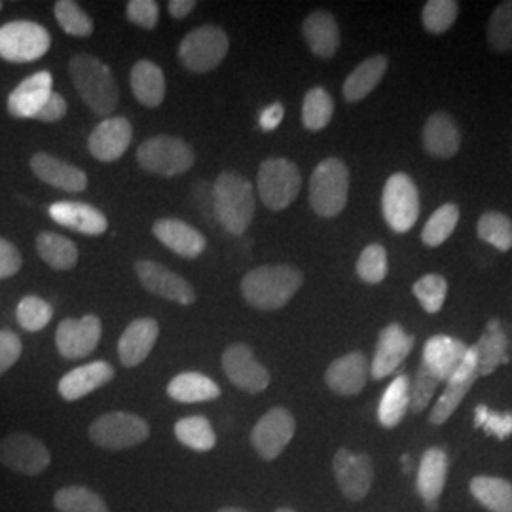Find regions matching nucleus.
Instances as JSON below:
<instances>
[{
    "label": "nucleus",
    "mask_w": 512,
    "mask_h": 512,
    "mask_svg": "<svg viewBox=\"0 0 512 512\" xmlns=\"http://www.w3.org/2000/svg\"><path fill=\"white\" fill-rule=\"evenodd\" d=\"M349 171L338 158H327L315 167L310 181L311 209L323 217L332 219L340 215L348 203Z\"/></svg>",
    "instance_id": "20e7f679"
},
{
    "label": "nucleus",
    "mask_w": 512,
    "mask_h": 512,
    "mask_svg": "<svg viewBox=\"0 0 512 512\" xmlns=\"http://www.w3.org/2000/svg\"><path fill=\"white\" fill-rule=\"evenodd\" d=\"M283 116H285L283 105L281 103H272L270 107L262 110L258 124H260V128L264 129V131H274L283 122Z\"/></svg>",
    "instance_id": "4d7b16f0"
},
{
    "label": "nucleus",
    "mask_w": 512,
    "mask_h": 512,
    "mask_svg": "<svg viewBox=\"0 0 512 512\" xmlns=\"http://www.w3.org/2000/svg\"><path fill=\"white\" fill-rule=\"evenodd\" d=\"M21 255L18 247L8 239L0 238V279H8L21 270Z\"/></svg>",
    "instance_id": "5fc2aeb1"
},
{
    "label": "nucleus",
    "mask_w": 512,
    "mask_h": 512,
    "mask_svg": "<svg viewBox=\"0 0 512 512\" xmlns=\"http://www.w3.org/2000/svg\"><path fill=\"white\" fill-rule=\"evenodd\" d=\"M332 471L342 495L349 501H363L374 482V463L366 454L340 448L332 459Z\"/></svg>",
    "instance_id": "ddd939ff"
},
{
    "label": "nucleus",
    "mask_w": 512,
    "mask_h": 512,
    "mask_svg": "<svg viewBox=\"0 0 512 512\" xmlns=\"http://www.w3.org/2000/svg\"><path fill=\"white\" fill-rule=\"evenodd\" d=\"M467 351L469 348L458 338L439 334L427 340L423 348L421 365L425 366L442 384L456 374V370L467 357Z\"/></svg>",
    "instance_id": "6ab92c4d"
},
{
    "label": "nucleus",
    "mask_w": 512,
    "mask_h": 512,
    "mask_svg": "<svg viewBox=\"0 0 512 512\" xmlns=\"http://www.w3.org/2000/svg\"><path fill=\"white\" fill-rule=\"evenodd\" d=\"M258 196L272 211H283L296 200L302 175L298 167L285 158H270L258 169Z\"/></svg>",
    "instance_id": "39448f33"
},
{
    "label": "nucleus",
    "mask_w": 512,
    "mask_h": 512,
    "mask_svg": "<svg viewBox=\"0 0 512 512\" xmlns=\"http://www.w3.org/2000/svg\"><path fill=\"white\" fill-rule=\"evenodd\" d=\"M334 114V101L327 90L313 88L306 93L302 105V122L310 131H321L327 128Z\"/></svg>",
    "instance_id": "ea45409f"
},
{
    "label": "nucleus",
    "mask_w": 512,
    "mask_h": 512,
    "mask_svg": "<svg viewBox=\"0 0 512 512\" xmlns=\"http://www.w3.org/2000/svg\"><path fill=\"white\" fill-rule=\"evenodd\" d=\"M137 160L150 173L175 177L194 165V152L183 139L158 135L145 141L137 150Z\"/></svg>",
    "instance_id": "9d476101"
},
{
    "label": "nucleus",
    "mask_w": 512,
    "mask_h": 512,
    "mask_svg": "<svg viewBox=\"0 0 512 512\" xmlns=\"http://www.w3.org/2000/svg\"><path fill=\"white\" fill-rule=\"evenodd\" d=\"M302 283L304 277L293 266L268 264L243 277L241 293L256 310L274 311L287 306Z\"/></svg>",
    "instance_id": "f257e3e1"
},
{
    "label": "nucleus",
    "mask_w": 512,
    "mask_h": 512,
    "mask_svg": "<svg viewBox=\"0 0 512 512\" xmlns=\"http://www.w3.org/2000/svg\"><path fill=\"white\" fill-rule=\"evenodd\" d=\"M222 368L232 384L253 395L262 393L272 382L268 368L256 361L253 349L245 344H234L224 351Z\"/></svg>",
    "instance_id": "2eb2a0df"
},
{
    "label": "nucleus",
    "mask_w": 512,
    "mask_h": 512,
    "mask_svg": "<svg viewBox=\"0 0 512 512\" xmlns=\"http://www.w3.org/2000/svg\"><path fill=\"white\" fill-rule=\"evenodd\" d=\"M50 44V33L35 21H10L0 27V57L10 63L37 61Z\"/></svg>",
    "instance_id": "6e6552de"
},
{
    "label": "nucleus",
    "mask_w": 512,
    "mask_h": 512,
    "mask_svg": "<svg viewBox=\"0 0 512 512\" xmlns=\"http://www.w3.org/2000/svg\"><path fill=\"white\" fill-rule=\"evenodd\" d=\"M0 10H2V2H0Z\"/></svg>",
    "instance_id": "680f3d73"
},
{
    "label": "nucleus",
    "mask_w": 512,
    "mask_h": 512,
    "mask_svg": "<svg viewBox=\"0 0 512 512\" xmlns=\"http://www.w3.org/2000/svg\"><path fill=\"white\" fill-rule=\"evenodd\" d=\"M275 512H296L294 509H289V507H281V509H277Z\"/></svg>",
    "instance_id": "052dcab7"
},
{
    "label": "nucleus",
    "mask_w": 512,
    "mask_h": 512,
    "mask_svg": "<svg viewBox=\"0 0 512 512\" xmlns=\"http://www.w3.org/2000/svg\"><path fill=\"white\" fill-rule=\"evenodd\" d=\"M423 147L435 158H452L461 147L458 124L446 114L435 112L423 128Z\"/></svg>",
    "instance_id": "c85d7f7f"
},
{
    "label": "nucleus",
    "mask_w": 512,
    "mask_h": 512,
    "mask_svg": "<svg viewBox=\"0 0 512 512\" xmlns=\"http://www.w3.org/2000/svg\"><path fill=\"white\" fill-rule=\"evenodd\" d=\"M217 512H247L243 511V509H238V507H224V509H220Z\"/></svg>",
    "instance_id": "bf43d9fd"
},
{
    "label": "nucleus",
    "mask_w": 512,
    "mask_h": 512,
    "mask_svg": "<svg viewBox=\"0 0 512 512\" xmlns=\"http://www.w3.org/2000/svg\"><path fill=\"white\" fill-rule=\"evenodd\" d=\"M23 353V344L12 330H0V376L16 365Z\"/></svg>",
    "instance_id": "864d4df0"
},
{
    "label": "nucleus",
    "mask_w": 512,
    "mask_h": 512,
    "mask_svg": "<svg viewBox=\"0 0 512 512\" xmlns=\"http://www.w3.org/2000/svg\"><path fill=\"white\" fill-rule=\"evenodd\" d=\"M414 342H416L414 336L406 334V330L401 325L397 323L387 325L380 332L374 359L370 365V376L374 380H384L387 376H391L410 355V351L414 349Z\"/></svg>",
    "instance_id": "dca6fc26"
},
{
    "label": "nucleus",
    "mask_w": 512,
    "mask_h": 512,
    "mask_svg": "<svg viewBox=\"0 0 512 512\" xmlns=\"http://www.w3.org/2000/svg\"><path fill=\"white\" fill-rule=\"evenodd\" d=\"M133 139V129L126 118L114 116L103 120L93 129L88 147L93 158L99 162H116L126 154Z\"/></svg>",
    "instance_id": "aec40b11"
},
{
    "label": "nucleus",
    "mask_w": 512,
    "mask_h": 512,
    "mask_svg": "<svg viewBox=\"0 0 512 512\" xmlns=\"http://www.w3.org/2000/svg\"><path fill=\"white\" fill-rule=\"evenodd\" d=\"M220 393L219 385L200 372H183L167 385V395L177 403H207L219 399Z\"/></svg>",
    "instance_id": "2f4dec72"
},
{
    "label": "nucleus",
    "mask_w": 512,
    "mask_h": 512,
    "mask_svg": "<svg viewBox=\"0 0 512 512\" xmlns=\"http://www.w3.org/2000/svg\"><path fill=\"white\" fill-rule=\"evenodd\" d=\"M31 169L40 181L65 192H82L88 186V177L82 169L44 152H38L31 158Z\"/></svg>",
    "instance_id": "cd10ccee"
},
{
    "label": "nucleus",
    "mask_w": 512,
    "mask_h": 512,
    "mask_svg": "<svg viewBox=\"0 0 512 512\" xmlns=\"http://www.w3.org/2000/svg\"><path fill=\"white\" fill-rule=\"evenodd\" d=\"M507 348H509V340H507L505 330L501 329V323L497 319H492L486 325V330L480 336V340L473 346L478 378L490 376L497 366L505 365L509 361Z\"/></svg>",
    "instance_id": "c756f323"
},
{
    "label": "nucleus",
    "mask_w": 512,
    "mask_h": 512,
    "mask_svg": "<svg viewBox=\"0 0 512 512\" xmlns=\"http://www.w3.org/2000/svg\"><path fill=\"white\" fill-rule=\"evenodd\" d=\"M0 465L18 475L38 476L52 465V454L37 437L12 433L0 440Z\"/></svg>",
    "instance_id": "9b49d317"
},
{
    "label": "nucleus",
    "mask_w": 512,
    "mask_h": 512,
    "mask_svg": "<svg viewBox=\"0 0 512 512\" xmlns=\"http://www.w3.org/2000/svg\"><path fill=\"white\" fill-rule=\"evenodd\" d=\"M215 217L220 226L234 236H241L255 217V190L251 183L234 171L222 173L215 188Z\"/></svg>",
    "instance_id": "f03ea898"
},
{
    "label": "nucleus",
    "mask_w": 512,
    "mask_h": 512,
    "mask_svg": "<svg viewBox=\"0 0 512 512\" xmlns=\"http://www.w3.org/2000/svg\"><path fill=\"white\" fill-rule=\"evenodd\" d=\"M50 217L74 232L86 236H101L109 228L107 217L93 205L78 202H57L50 205Z\"/></svg>",
    "instance_id": "a878e982"
},
{
    "label": "nucleus",
    "mask_w": 512,
    "mask_h": 512,
    "mask_svg": "<svg viewBox=\"0 0 512 512\" xmlns=\"http://www.w3.org/2000/svg\"><path fill=\"white\" fill-rule=\"evenodd\" d=\"M488 40L497 52L512 50V0L501 2L490 18Z\"/></svg>",
    "instance_id": "de8ad7c7"
},
{
    "label": "nucleus",
    "mask_w": 512,
    "mask_h": 512,
    "mask_svg": "<svg viewBox=\"0 0 512 512\" xmlns=\"http://www.w3.org/2000/svg\"><path fill=\"white\" fill-rule=\"evenodd\" d=\"M304 38L311 52L323 59H330L340 48V29L329 12H313L302 25Z\"/></svg>",
    "instance_id": "7c9ffc66"
},
{
    "label": "nucleus",
    "mask_w": 512,
    "mask_h": 512,
    "mask_svg": "<svg viewBox=\"0 0 512 512\" xmlns=\"http://www.w3.org/2000/svg\"><path fill=\"white\" fill-rule=\"evenodd\" d=\"M382 209L387 226L397 234L408 232L416 224L420 217V194L406 173H395L387 179Z\"/></svg>",
    "instance_id": "1a4fd4ad"
},
{
    "label": "nucleus",
    "mask_w": 512,
    "mask_h": 512,
    "mask_svg": "<svg viewBox=\"0 0 512 512\" xmlns=\"http://www.w3.org/2000/svg\"><path fill=\"white\" fill-rule=\"evenodd\" d=\"M135 272L139 275L141 285L150 293L162 296L165 300H173L183 306L194 304L196 293L192 285L181 275L167 270L162 264L152 260H141L135 264Z\"/></svg>",
    "instance_id": "f3484780"
},
{
    "label": "nucleus",
    "mask_w": 512,
    "mask_h": 512,
    "mask_svg": "<svg viewBox=\"0 0 512 512\" xmlns=\"http://www.w3.org/2000/svg\"><path fill=\"white\" fill-rule=\"evenodd\" d=\"M154 236L164 243L167 249H171L175 255L184 258H196L202 255L207 247V239L200 230L186 224L183 220L162 219L158 220L152 228Z\"/></svg>",
    "instance_id": "bb28decb"
},
{
    "label": "nucleus",
    "mask_w": 512,
    "mask_h": 512,
    "mask_svg": "<svg viewBox=\"0 0 512 512\" xmlns=\"http://www.w3.org/2000/svg\"><path fill=\"white\" fill-rule=\"evenodd\" d=\"M459 4L456 0H429L423 8L421 21L429 33H446L458 18Z\"/></svg>",
    "instance_id": "a18cd8bd"
},
{
    "label": "nucleus",
    "mask_w": 512,
    "mask_h": 512,
    "mask_svg": "<svg viewBox=\"0 0 512 512\" xmlns=\"http://www.w3.org/2000/svg\"><path fill=\"white\" fill-rule=\"evenodd\" d=\"M196 8L194 0H171L169 2V14L175 19H183Z\"/></svg>",
    "instance_id": "13d9d810"
},
{
    "label": "nucleus",
    "mask_w": 512,
    "mask_h": 512,
    "mask_svg": "<svg viewBox=\"0 0 512 512\" xmlns=\"http://www.w3.org/2000/svg\"><path fill=\"white\" fill-rule=\"evenodd\" d=\"M370 376V363L361 351H353L336 359L325 372V382L336 395L353 397L365 389Z\"/></svg>",
    "instance_id": "412c9836"
},
{
    "label": "nucleus",
    "mask_w": 512,
    "mask_h": 512,
    "mask_svg": "<svg viewBox=\"0 0 512 512\" xmlns=\"http://www.w3.org/2000/svg\"><path fill=\"white\" fill-rule=\"evenodd\" d=\"M131 90L148 109L160 107L165 97V76L152 61H139L131 71Z\"/></svg>",
    "instance_id": "473e14b6"
},
{
    "label": "nucleus",
    "mask_w": 512,
    "mask_h": 512,
    "mask_svg": "<svg viewBox=\"0 0 512 512\" xmlns=\"http://www.w3.org/2000/svg\"><path fill=\"white\" fill-rule=\"evenodd\" d=\"M471 494L490 512H512V484L497 476H475Z\"/></svg>",
    "instance_id": "c9c22d12"
},
{
    "label": "nucleus",
    "mask_w": 512,
    "mask_h": 512,
    "mask_svg": "<svg viewBox=\"0 0 512 512\" xmlns=\"http://www.w3.org/2000/svg\"><path fill=\"white\" fill-rule=\"evenodd\" d=\"M158 336L160 325L150 317L135 319L133 323H129L128 329L124 330L118 342V355L122 365L128 368L141 365L156 346Z\"/></svg>",
    "instance_id": "393cba45"
},
{
    "label": "nucleus",
    "mask_w": 512,
    "mask_h": 512,
    "mask_svg": "<svg viewBox=\"0 0 512 512\" xmlns=\"http://www.w3.org/2000/svg\"><path fill=\"white\" fill-rule=\"evenodd\" d=\"M54 507L59 512H110L105 499L86 486H67L57 490Z\"/></svg>",
    "instance_id": "58836bf2"
},
{
    "label": "nucleus",
    "mask_w": 512,
    "mask_h": 512,
    "mask_svg": "<svg viewBox=\"0 0 512 512\" xmlns=\"http://www.w3.org/2000/svg\"><path fill=\"white\" fill-rule=\"evenodd\" d=\"M448 476V456L442 448H429L420 461L418 467V480L416 488L421 501L425 503L427 511L435 512L439 509V499Z\"/></svg>",
    "instance_id": "5701e85b"
},
{
    "label": "nucleus",
    "mask_w": 512,
    "mask_h": 512,
    "mask_svg": "<svg viewBox=\"0 0 512 512\" xmlns=\"http://www.w3.org/2000/svg\"><path fill=\"white\" fill-rule=\"evenodd\" d=\"M439 384V380L425 366L420 365L414 380L410 382V412L420 414L421 410H425L427 404L433 401Z\"/></svg>",
    "instance_id": "8fccbe9b"
},
{
    "label": "nucleus",
    "mask_w": 512,
    "mask_h": 512,
    "mask_svg": "<svg viewBox=\"0 0 512 512\" xmlns=\"http://www.w3.org/2000/svg\"><path fill=\"white\" fill-rule=\"evenodd\" d=\"M476 232H478V238L490 243L497 251L512 249V220L503 213H497V211L484 213L478 220Z\"/></svg>",
    "instance_id": "79ce46f5"
},
{
    "label": "nucleus",
    "mask_w": 512,
    "mask_h": 512,
    "mask_svg": "<svg viewBox=\"0 0 512 512\" xmlns=\"http://www.w3.org/2000/svg\"><path fill=\"white\" fill-rule=\"evenodd\" d=\"M410 410V378L399 374L382 395L378 406V420L385 429H393L403 421Z\"/></svg>",
    "instance_id": "f704fd0d"
},
{
    "label": "nucleus",
    "mask_w": 512,
    "mask_h": 512,
    "mask_svg": "<svg viewBox=\"0 0 512 512\" xmlns=\"http://www.w3.org/2000/svg\"><path fill=\"white\" fill-rule=\"evenodd\" d=\"M69 73L76 92L95 114H110L116 109L120 92L109 67L101 59L88 54L74 55Z\"/></svg>",
    "instance_id": "7ed1b4c3"
},
{
    "label": "nucleus",
    "mask_w": 512,
    "mask_h": 512,
    "mask_svg": "<svg viewBox=\"0 0 512 512\" xmlns=\"http://www.w3.org/2000/svg\"><path fill=\"white\" fill-rule=\"evenodd\" d=\"M294 433L296 421L293 414L287 408L275 406L256 421L251 431V444L256 454L264 461H274L289 446Z\"/></svg>",
    "instance_id": "f8f14e48"
},
{
    "label": "nucleus",
    "mask_w": 512,
    "mask_h": 512,
    "mask_svg": "<svg viewBox=\"0 0 512 512\" xmlns=\"http://www.w3.org/2000/svg\"><path fill=\"white\" fill-rule=\"evenodd\" d=\"M228 35L215 25H203L190 31L179 46V59L192 73H209L217 69L228 54Z\"/></svg>",
    "instance_id": "0eeeda50"
},
{
    "label": "nucleus",
    "mask_w": 512,
    "mask_h": 512,
    "mask_svg": "<svg viewBox=\"0 0 512 512\" xmlns=\"http://www.w3.org/2000/svg\"><path fill=\"white\" fill-rule=\"evenodd\" d=\"M54 93V78L48 71L31 74L8 95V112L14 118H37L38 112Z\"/></svg>",
    "instance_id": "4be33fe9"
},
{
    "label": "nucleus",
    "mask_w": 512,
    "mask_h": 512,
    "mask_svg": "<svg viewBox=\"0 0 512 512\" xmlns=\"http://www.w3.org/2000/svg\"><path fill=\"white\" fill-rule=\"evenodd\" d=\"M112 378H114V368L107 361H93L67 372L59 380L57 391L65 401L73 403L90 395L95 389L109 384Z\"/></svg>",
    "instance_id": "b1692460"
},
{
    "label": "nucleus",
    "mask_w": 512,
    "mask_h": 512,
    "mask_svg": "<svg viewBox=\"0 0 512 512\" xmlns=\"http://www.w3.org/2000/svg\"><path fill=\"white\" fill-rule=\"evenodd\" d=\"M55 19L59 27L73 37H90L93 33V21L73 0L55 2Z\"/></svg>",
    "instance_id": "37998d69"
},
{
    "label": "nucleus",
    "mask_w": 512,
    "mask_h": 512,
    "mask_svg": "<svg viewBox=\"0 0 512 512\" xmlns=\"http://www.w3.org/2000/svg\"><path fill=\"white\" fill-rule=\"evenodd\" d=\"M478 380V372H476V355L473 346L467 351L465 361L461 363L456 374L446 382V389L440 395L439 401L433 406L429 423L431 425H442L444 421L450 420L452 414L458 410L459 404L465 399V395L469 393V389L473 387Z\"/></svg>",
    "instance_id": "a211bd4d"
},
{
    "label": "nucleus",
    "mask_w": 512,
    "mask_h": 512,
    "mask_svg": "<svg viewBox=\"0 0 512 512\" xmlns=\"http://www.w3.org/2000/svg\"><path fill=\"white\" fill-rule=\"evenodd\" d=\"M175 437L194 452H211L217 444L215 429L205 416H188L177 421Z\"/></svg>",
    "instance_id": "4c0bfd02"
},
{
    "label": "nucleus",
    "mask_w": 512,
    "mask_h": 512,
    "mask_svg": "<svg viewBox=\"0 0 512 512\" xmlns=\"http://www.w3.org/2000/svg\"><path fill=\"white\" fill-rule=\"evenodd\" d=\"M448 293V283L442 275H423L414 283V296L427 313H439Z\"/></svg>",
    "instance_id": "49530a36"
},
{
    "label": "nucleus",
    "mask_w": 512,
    "mask_h": 512,
    "mask_svg": "<svg viewBox=\"0 0 512 512\" xmlns=\"http://www.w3.org/2000/svg\"><path fill=\"white\" fill-rule=\"evenodd\" d=\"M18 323L27 332L46 329L54 317V308L40 296H25L18 304Z\"/></svg>",
    "instance_id": "c03bdc74"
},
{
    "label": "nucleus",
    "mask_w": 512,
    "mask_h": 512,
    "mask_svg": "<svg viewBox=\"0 0 512 512\" xmlns=\"http://www.w3.org/2000/svg\"><path fill=\"white\" fill-rule=\"evenodd\" d=\"M126 14L135 25L143 29H154L160 18V8L154 0H131Z\"/></svg>",
    "instance_id": "603ef678"
},
{
    "label": "nucleus",
    "mask_w": 512,
    "mask_h": 512,
    "mask_svg": "<svg viewBox=\"0 0 512 512\" xmlns=\"http://www.w3.org/2000/svg\"><path fill=\"white\" fill-rule=\"evenodd\" d=\"M459 220V207L456 203H444L439 207L431 219L427 220L421 239L427 247H437L440 243H444L446 239L452 236V232L456 230Z\"/></svg>",
    "instance_id": "a19ab883"
},
{
    "label": "nucleus",
    "mask_w": 512,
    "mask_h": 512,
    "mask_svg": "<svg viewBox=\"0 0 512 512\" xmlns=\"http://www.w3.org/2000/svg\"><path fill=\"white\" fill-rule=\"evenodd\" d=\"M38 256L54 270H73L78 249L73 241L54 232H42L37 238Z\"/></svg>",
    "instance_id": "e433bc0d"
},
{
    "label": "nucleus",
    "mask_w": 512,
    "mask_h": 512,
    "mask_svg": "<svg viewBox=\"0 0 512 512\" xmlns=\"http://www.w3.org/2000/svg\"><path fill=\"white\" fill-rule=\"evenodd\" d=\"M65 114H67V101L63 99V95L54 92L38 112L37 120H40V122H57Z\"/></svg>",
    "instance_id": "6e6d98bb"
},
{
    "label": "nucleus",
    "mask_w": 512,
    "mask_h": 512,
    "mask_svg": "<svg viewBox=\"0 0 512 512\" xmlns=\"http://www.w3.org/2000/svg\"><path fill=\"white\" fill-rule=\"evenodd\" d=\"M357 275L368 285H378L384 281L387 275V253L382 245H368L361 253L357 260Z\"/></svg>",
    "instance_id": "09e8293b"
},
{
    "label": "nucleus",
    "mask_w": 512,
    "mask_h": 512,
    "mask_svg": "<svg viewBox=\"0 0 512 512\" xmlns=\"http://www.w3.org/2000/svg\"><path fill=\"white\" fill-rule=\"evenodd\" d=\"M475 425L482 427L488 435L497 439H509L512 435V414H501L494 412L484 404H478L475 408Z\"/></svg>",
    "instance_id": "3c124183"
},
{
    "label": "nucleus",
    "mask_w": 512,
    "mask_h": 512,
    "mask_svg": "<svg viewBox=\"0 0 512 512\" xmlns=\"http://www.w3.org/2000/svg\"><path fill=\"white\" fill-rule=\"evenodd\" d=\"M387 65L389 61L385 55H374L363 61L357 69H353V73L349 74L344 84L346 101L357 103L365 99L368 93L374 92L384 78Z\"/></svg>",
    "instance_id": "72a5a7b5"
},
{
    "label": "nucleus",
    "mask_w": 512,
    "mask_h": 512,
    "mask_svg": "<svg viewBox=\"0 0 512 512\" xmlns=\"http://www.w3.org/2000/svg\"><path fill=\"white\" fill-rule=\"evenodd\" d=\"M101 332V319L95 315H86L82 319H65L59 323L55 332V346L59 355L69 361L84 359L97 348Z\"/></svg>",
    "instance_id": "4468645a"
},
{
    "label": "nucleus",
    "mask_w": 512,
    "mask_h": 512,
    "mask_svg": "<svg viewBox=\"0 0 512 512\" xmlns=\"http://www.w3.org/2000/svg\"><path fill=\"white\" fill-rule=\"evenodd\" d=\"M90 439L103 450H128L143 444L150 437L147 421L129 412H109L90 425Z\"/></svg>",
    "instance_id": "423d86ee"
}]
</instances>
